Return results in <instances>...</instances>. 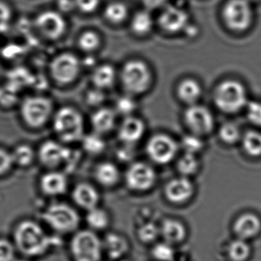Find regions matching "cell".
Wrapping results in <instances>:
<instances>
[{
  "label": "cell",
  "mask_w": 261,
  "mask_h": 261,
  "mask_svg": "<svg viewBox=\"0 0 261 261\" xmlns=\"http://www.w3.org/2000/svg\"><path fill=\"white\" fill-rule=\"evenodd\" d=\"M57 240L58 239L48 234L35 221H22L14 231L15 248L29 257H39L45 254L52 247L58 245Z\"/></svg>",
  "instance_id": "cell-1"
},
{
  "label": "cell",
  "mask_w": 261,
  "mask_h": 261,
  "mask_svg": "<svg viewBox=\"0 0 261 261\" xmlns=\"http://www.w3.org/2000/svg\"><path fill=\"white\" fill-rule=\"evenodd\" d=\"M52 126L60 141L63 143L81 141L84 135V122L82 115L72 107H64L54 113Z\"/></svg>",
  "instance_id": "cell-2"
},
{
  "label": "cell",
  "mask_w": 261,
  "mask_h": 261,
  "mask_svg": "<svg viewBox=\"0 0 261 261\" xmlns=\"http://www.w3.org/2000/svg\"><path fill=\"white\" fill-rule=\"evenodd\" d=\"M119 78L126 93L134 96L143 94L150 89L153 74L147 63L141 60L133 59L127 61L123 65Z\"/></svg>",
  "instance_id": "cell-3"
},
{
  "label": "cell",
  "mask_w": 261,
  "mask_h": 261,
  "mask_svg": "<svg viewBox=\"0 0 261 261\" xmlns=\"http://www.w3.org/2000/svg\"><path fill=\"white\" fill-rule=\"evenodd\" d=\"M44 222L58 234L75 232L81 223L78 212L64 202H55L46 208L42 215Z\"/></svg>",
  "instance_id": "cell-4"
},
{
  "label": "cell",
  "mask_w": 261,
  "mask_h": 261,
  "mask_svg": "<svg viewBox=\"0 0 261 261\" xmlns=\"http://www.w3.org/2000/svg\"><path fill=\"white\" fill-rule=\"evenodd\" d=\"M70 251L75 261H101L104 254L103 241L93 230H81L72 237Z\"/></svg>",
  "instance_id": "cell-5"
},
{
  "label": "cell",
  "mask_w": 261,
  "mask_h": 261,
  "mask_svg": "<svg viewBox=\"0 0 261 261\" xmlns=\"http://www.w3.org/2000/svg\"><path fill=\"white\" fill-rule=\"evenodd\" d=\"M214 98L218 108L227 113H238L248 104L246 89L234 80L221 83L216 88Z\"/></svg>",
  "instance_id": "cell-6"
},
{
  "label": "cell",
  "mask_w": 261,
  "mask_h": 261,
  "mask_svg": "<svg viewBox=\"0 0 261 261\" xmlns=\"http://www.w3.org/2000/svg\"><path fill=\"white\" fill-rule=\"evenodd\" d=\"M20 114L28 126L41 128L53 116V103L45 96H28L21 102Z\"/></svg>",
  "instance_id": "cell-7"
},
{
  "label": "cell",
  "mask_w": 261,
  "mask_h": 261,
  "mask_svg": "<svg viewBox=\"0 0 261 261\" xmlns=\"http://www.w3.org/2000/svg\"><path fill=\"white\" fill-rule=\"evenodd\" d=\"M222 19L226 27L234 32H244L254 21L253 4L248 0H228L223 6Z\"/></svg>",
  "instance_id": "cell-8"
},
{
  "label": "cell",
  "mask_w": 261,
  "mask_h": 261,
  "mask_svg": "<svg viewBox=\"0 0 261 261\" xmlns=\"http://www.w3.org/2000/svg\"><path fill=\"white\" fill-rule=\"evenodd\" d=\"M81 70V62L76 55L63 53L55 57L50 64V73L55 82L68 85L78 79Z\"/></svg>",
  "instance_id": "cell-9"
},
{
  "label": "cell",
  "mask_w": 261,
  "mask_h": 261,
  "mask_svg": "<svg viewBox=\"0 0 261 261\" xmlns=\"http://www.w3.org/2000/svg\"><path fill=\"white\" fill-rule=\"evenodd\" d=\"M179 146L171 137L164 134L153 135L147 144L149 158L158 164H167L171 162L176 156Z\"/></svg>",
  "instance_id": "cell-10"
},
{
  "label": "cell",
  "mask_w": 261,
  "mask_h": 261,
  "mask_svg": "<svg viewBox=\"0 0 261 261\" xmlns=\"http://www.w3.org/2000/svg\"><path fill=\"white\" fill-rule=\"evenodd\" d=\"M156 181L154 169L150 164L141 161L132 164L125 173L126 184L132 191H147L153 188Z\"/></svg>",
  "instance_id": "cell-11"
},
{
  "label": "cell",
  "mask_w": 261,
  "mask_h": 261,
  "mask_svg": "<svg viewBox=\"0 0 261 261\" xmlns=\"http://www.w3.org/2000/svg\"><path fill=\"white\" fill-rule=\"evenodd\" d=\"M189 20V15L185 9L167 4L162 8L158 18V24L164 32L176 34L188 28Z\"/></svg>",
  "instance_id": "cell-12"
},
{
  "label": "cell",
  "mask_w": 261,
  "mask_h": 261,
  "mask_svg": "<svg viewBox=\"0 0 261 261\" xmlns=\"http://www.w3.org/2000/svg\"><path fill=\"white\" fill-rule=\"evenodd\" d=\"M185 121L193 133L199 136L209 134L215 126L214 116L211 111L196 104L190 106L185 111Z\"/></svg>",
  "instance_id": "cell-13"
},
{
  "label": "cell",
  "mask_w": 261,
  "mask_h": 261,
  "mask_svg": "<svg viewBox=\"0 0 261 261\" xmlns=\"http://www.w3.org/2000/svg\"><path fill=\"white\" fill-rule=\"evenodd\" d=\"M35 25L45 38L56 40L65 33V19L59 12L55 11H44L37 16Z\"/></svg>",
  "instance_id": "cell-14"
},
{
  "label": "cell",
  "mask_w": 261,
  "mask_h": 261,
  "mask_svg": "<svg viewBox=\"0 0 261 261\" xmlns=\"http://www.w3.org/2000/svg\"><path fill=\"white\" fill-rule=\"evenodd\" d=\"M70 149L59 141L49 140L43 142L38 149V156L41 164L45 167H58L69 160Z\"/></svg>",
  "instance_id": "cell-15"
},
{
  "label": "cell",
  "mask_w": 261,
  "mask_h": 261,
  "mask_svg": "<svg viewBox=\"0 0 261 261\" xmlns=\"http://www.w3.org/2000/svg\"><path fill=\"white\" fill-rule=\"evenodd\" d=\"M146 132L145 122L132 116L124 117L117 130L118 138L125 145H133L139 142Z\"/></svg>",
  "instance_id": "cell-16"
},
{
  "label": "cell",
  "mask_w": 261,
  "mask_h": 261,
  "mask_svg": "<svg viewBox=\"0 0 261 261\" xmlns=\"http://www.w3.org/2000/svg\"><path fill=\"white\" fill-rule=\"evenodd\" d=\"M165 196L173 203H183L188 201L194 193V186L187 176L172 179L165 190Z\"/></svg>",
  "instance_id": "cell-17"
},
{
  "label": "cell",
  "mask_w": 261,
  "mask_h": 261,
  "mask_svg": "<svg viewBox=\"0 0 261 261\" xmlns=\"http://www.w3.org/2000/svg\"><path fill=\"white\" fill-rule=\"evenodd\" d=\"M40 188L48 196H58L64 194L68 187L67 176L60 171H49L41 176Z\"/></svg>",
  "instance_id": "cell-18"
},
{
  "label": "cell",
  "mask_w": 261,
  "mask_h": 261,
  "mask_svg": "<svg viewBox=\"0 0 261 261\" xmlns=\"http://www.w3.org/2000/svg\"><path fill=\"white\" fill-rule=\"evenodd\" d=\"M72 199L78 206L88 211L98 206L100 193L94 186L88 182H80L72 190Z\"/></svg>",
  "instance_id": "cell-19"
},
{
  "label": "cell",
  "mask_w": 261,
  "mask_h": 261,
  "mask_svg": "<svg viewBox=\"0 0 261 261\" xmlns=\"http://www.w3.org/2000/svg\"><path fill=\"white\" fill-rule=\"evenodd\" d=\"M102 241L104 253L112 260L123 258L130 250L128 240L118 233H108Z\"/></svg>",
  "instance_id": "cell-20"
},
{
  "label": "cell",
  "mask_w": 261,
  "mask_h": 261,
  "mask_svg": "<svg viewBox=\"0 0 261 261\" xmlns=\"http://www.w3.org/2000/svg\"><path fill=\"white\" fill-rule=\"evenodd\" d=\"M116 113L113 109L100 107L90 117V124L93 132L103 135L114 128L116 122Z\"/></svg>",
  "instance_id": "cell-21"
},
{
  "label": "cell",
  "mask_w": 261,
  "mask_h": 261,
  "mask_svg": "<svg viewBox=\"0 0 261 261\" xmlns=\"http://www.w3.org/2000/svg\"><path fill=\"white\" fill-rule=\"evenodd\" d=\"M261 229V222L257 216L251 213L242 215L236 220L234 230L239 239H251L257 236Z\"/></svg>",
  "instance_id": "cell-22"
},
{
  "label": "cell",
  "mask_w": 261,
  "mask_h": 261,
  "mask_svg": "<svg viewBox=\"0 0 261 261\" xmlns=\"http://www.w3.org/2000/svg\"><path fill=\"white\" fill-rule=\"evenodd\" d=\"M94 177L101 186L111 187L118 184L121 179V171L116 164L110 161L100 163L95 167Z\"/></svg>",
  "instance_id": "cell-23"
},
{
  "label": "cell",
  "mask_w": 261,
  "mask_h": 261,
  "mask_svg": "<svg viewBox=\"0 0 261 261\" xmlns=\"http://www.w3.org/2000/svg\"><path fill=\"white\" fill-rule=\"evenodd\" d=\"M117 77V72L111 64H104L93 69L91 81L93 87L105 90L113 87Z\"/></svg>",
  "instance_id": "cell-24"
},
{
  "label": "cell",
  "mask_w": 261,
  "mask_h": 261,
  "mask_svg": "<svg viewBox=\"0 0 261 261\" xmlns=\"http://www.w3.org/2000/svg\"><path fill=\"white\" fill-rule=\"evenodd\" d=\"M160 233L168 243H178L185 239L186 230L179 221L168 219L162 224Z\"/></svg>",
  "instance_id": "cell-25"
},
{
  "label": "cell",
  "mask_w": 261,
  "mask_h": 261,
  "mask_svg": "<svg viewBox=\"0 0 261 261\" xmlns=\"http://www.w3.org/2000/svg\"><path fill=\"white\" fill-rule=\"evenodd\" d=\"M200 84L193 79H187L181 82L178 87V95L185 103L193 105L202 96Z\"/></svg>",
  "instance_id": "cell-26"
},
{
  "label": "cell",
  "mask_w": 261,
  "mask_h": 261,
  "mask_svg": "<svg viewBox=\"0 0 261 261\" xmlns=\"http://www.w3.org/2000/svg\"><path fill=\"white\" fill-rule=\"evenodd\" d=\"M153 15L148 11H139L132 18L131 29L133 33L139 36L148 35L154 27Z\"/></svg>",
  "instance_id": "cell-27"
},
{
  "label": "cell",
  "mask_w": 261,
  "mask_h": 261,
  "mask_svg": "<svg viewBox=\"0 0 261 261\" xmlns=\"http://www.w3.org/2000/svg\"><path fill=\"white\" fill-rule=\"evenodd\" d=\"M86 222L93 231H102L110 225V216L104 208L97 206L87 211Z\"/></svg>",
  "instance_id": "cell-28"
},
{
  "label": "cell",
  "mask_w": 261,
  "mask_h": 261,
  "mask_svg": "<svg viewBox=\"0 0 261 261\" xmlns=\"http://www.w3.org/2000/svg\"><path fill=\"white\" fill-rule=\"evenodd\" d=\"M12 153L14 165L21 167H29L33 163L35 158L34 149L28 144H19L15 147Z\"/></svg>",
  "instance_id": "cell-29"
},
{
  "label": "cell",
  "mask_w": 261,
  "mask_h": 261,
  "mask_svg": "<svg viewBox=\"0 0 261 261\" xmlns=\"http://www.w3.org/2000/svg\"><path fill=\"white\" fill-rule=\"evenodd\" d=\"M81 141L84 150L90 154H100L106 147L102 135L94 132L89 135H84Z\"/></svg>",
  "instance_id": "cell-30"
},
{
  "label": "cell",
  "mask_w": 261,
  "mask_h": 261,
  "mask_svg": "<svg viewBox=\"0 0 261 261\" xmlns=\"http://www.w3.org/2000/svg\"><path fill=\"white\" fill-rule=\"evenodd\" d=\"M128 9L125 4L119 2L110 3L104 10L105 18L113 24H120L128 16Z\"/></svg>",
  "instance_id": "cell-31"
},
{
  "label": "cell",
  "mask_w": 261,
  "mask_h": 261,
  "mask_svg": "<svg viewBox=\"0 0 261 261\" xmlns=\"http://www.w3.org/2000/svg\"><path fill=\"white\" fill-rule=\"evenodd\" d=\"M245 151L252 156H261V132L249 130L243 137Z\"/></svg>",
  "instance_id": "cell-32"
},
{
  "label": "cell",
  "mask_w": 261,
  "mask_h": 261,
  "mask_svg": "<svg viewBox=\"0 0 261 261\" xmlns=\"http://www.w3.org/2000/svg\"><path fill=\"white\" fill-rule=\"evenodd\" d=\"M250 254L251 248L244 239L233 241L228 246V255L233 261H245Z\"/></svg>",
  "instance_id": "cell-33"
},
{
  "label": "cell",
  "mask_w": 261,
  "mask_h": 261,
  "mask_svg": "<svg viewBox=\"0 0 261 261\" xmlns=\"http://www.w3.org/2000/svg\"><path fill=\"white\" fill-rule=\"evenodd\" d=\"M199 161L196 154L185 153L178 162V169L184 176H191L199 170Z\"/></svg>",
  "instance_id": "cell-34"
},
{
  "label": "cell",
  "mask_w": 261,
  "mask_h": 261,
  "mask_svg": "<svg viewBox=\"0 0 261 261\" xmlns=\"http://www.w3.org/2000/svg\"><path fill=\"white\" fill-rule=\"evenodd\" d=\"M101 40L99 35L93 31L84 32L78 39V45L85 52L96 50L101 45Z\"/></svg>",
  "instance_id": "cell-35"
},
{
  "label": "cell",
  "mask_w": 261,
  "mask_h": 261,
  "mask_svg": "<svg viewBox=\"0 0 261 261\" xmlns=\"http://www.w3.org/2000/svg\"><path fill=\"white\" fill-rule=\"evenodd\" d=\"M136 108V103L133 96L130 94L118 98L115 104V111L116 114H120L124 117L132 116Z\"/></svg>",
  "instance_id": "cell-36"
},
{
  "label": "cell",
  "mask_w": 261,
  "mask_h": 261,
  "mask_svg": "<svg viewBox=\"0 0 261 261\" xmlns=\"http://www.w3.org/2000/svg\"><path fill=\"white\" fill-rule=\"evenodd\" d=\"M219 135L224 142L229 144H235L242 137L240 128L233 122L223 124L219 130Z\"/></svg>",
  "instance_id": "cell-37"
},
{
  "label": "cell",
  "mask_w": 261,
  "mask_h": 261,
  "mask_svg": "<svg viewBox=\"0 0 261 261\" xmlns=\"http://www.w3.org/2000/svg\"><path fill=\"white\" fill-rule=\"evenodd\" d=\"M152 254L159 261H172L174 259L175 251L170 243H159L155 245Z\"/></svg>",
  "instance_id": "cell-38"
},
{
  "label": "cell",
  "mask_w": 261,
  "mask_h": 261,
  "mask_svg": "<svg viewBox=\"0 0 261 261\" xmlns=\"http://www.w3.org/2000/svg\"><path fill=\"white\" fill-rule=\"evenodd\" d=\"M182 146L185 153L196 154L203 148L204 144L199 135L193 134V135L184 137L182 141Z\"/></svg>",
  "instance_id": "cell-39"
},
{
  "label": "cell",
  "mask_w": 261,
  "mask_h": 261,
  "mask_svg": "<svg viewBox=\"0 0 261 261\" xmlns=\"http://www.w3.org/2000/svg\"><path fill=\"white\" fill-rule=\"evenodd\" d=\"M160 234V229L153 223H147L138 230V237L145 243L154 242Z\"/></svg>",
  "instance_id": "cell-40"
},
{
  "label": "cell",
  "mask_w": 261,
  "mask_h": 261,
  "mask_svg": "<svg viewBox=\"0 0 261 261\" xmlns=\"http://www.w3.org/2000/svg\"><path fill=\"white\" fill-rule=\"evenodd\" d=\"M247 107V116L251 123L257 126L261 127V102L252 101L248 102Z\"/></svg>",
  "instance_id": "cell-41"
},
{
  "label": "cell",
  "mask_w": 261,
  "mask_h": 261,
  "mask_svg": "<svg viewBox=\"0 0 261 261\" xmlns=\"http://www.w3.org/2000/svg\"><path fill=\"white\" fill-rule=\"evenodd\" d=\"M15 245L7 239H0V261H14L15 257Z\"/></svg>",
  "instance_id": "cell-42"
},
{
  "label": "cell",
  "mask_w": 261,
  "mask_h": 261,
  "mask_svg": "<svg viewBox=\"0 0 261 261\" xmlns=\"http://www.w3.org/2000/svg\"><path fill=\"white\" fill-rule=\"evenodd\" d=\"M105 98L104 90L94 87L86 93L85 100L90 107H99L104 103Z\"/></svg>",
  "instance_id": "cell-43"
},
{
  "label": "cell",
  "mask_w": 261,
  "mask_h": 261,
  "mask_svg": "<svg viewBox=\"0 0 261 261\" xmlns=\"http://www.w3.org/2000/svg\"><path fill=\"white\" fill-rule=\"evenodd\" d=\"M12 20V10L6 3L0 2V33L6 32L9 29Z\"/></svg>",
  "instance_id": "cell-44"
},
{
  "label": "cell",
  "mask_w": 261,
  "mask_h": 261,
  "mask_svg": "<svg viewBox=\"0 0 261 261\" xmlns=\"http://www.w3.org/2000/svg\"><path fill=\"white\" fill-rule=\"evenodd\" d=\"M13 166L12 153L0 147V176L9 173Z\"/></svg>",
  "instance_id": "cell-45"
},
{
  "label": "cell",
  "mask_w": 261,
  "mask_h": 261,
  "mask_svg": "<svg viewBox=\"0 0 261 261\" xmlns=\"http://www.w3.org/2000/svg\"><path fill=\"white\" fill-rule=\"evenodd\" d=\"M101 0H75V7L84 13H92L99 7Z\"/></svg>",
  "instance_id": "cell-46"
},
{
  "label": "cell",
  "mask_w": 261,
  "mask_h": 261,
  "mask_svg": "<svg viewBox=\"0 0 261 261\" xmlns=\"http://www.w3.org/2000/svg\"><path fill=\"white\" fill-rule=\"evenodd\" d=\"M147 9H156L167 6L169 0H139Z\"/></svg>",
  "instance_id": "cell-47"
},
{
  "label": "cell",
  "mask_w": 261,
  "mask_h": 261,
  "mask_svg": "<svg viewBox=\"0 0 261 261\" xmlns=\"http://www.w3.org/2000/svg\"><path fill=\"white\" fill-rule=\"evenodd\" d=\"M58 9L63 12H70L75 9V0H58Z\"/></svg>",
  "instance_id": "cell-48"
},
{
  "label": "cell",
  "mask_w": 261,
  "mask_h": 261,
  "mask_svg": "<svg viewBox=\"0 0 261 261\" xmlns=\"http://www.w3.org/2000/svg\"><path fill=\"white\" fill-rule=\"evenodd\" d=\"M248 1H249L251 4H254V3H260L261 0H248Z\"/></svg>",
  "instance_id": "cell-49"
},
{
  "label": "cell",
  "mask_w": 261,
  "mask_h": 261,
  "mask_svg": "<svg viewBox=\"0 0 261 261\" xmlns=\"http://www.w3.org/2000/svg\"><path fill=\"white\" fill-rule=\"evenodd\" d=\"M14 261H15V260H14ZM17 261H27V260H17Z\"/></svg>",
  "instance_id": "cell-50"
}]
</instances>
